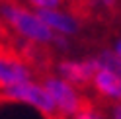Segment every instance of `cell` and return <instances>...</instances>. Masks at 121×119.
<instances>
[{
    "label": "cell",
    "instance_id": "8992f818",
    "mask_svg": "<svg viewBox=\"0 0 121 119\" xmlns=\"http://www.w3.org/2000/svg\"><path fill=\"white\" fill-rule=\"evenodd\" d=\"M92 88L104 100H109L113 103L121 102V74H115L108 68H100L94 74Z\"/></svg>",
    "mask_w": 121,
    "mask_h": 119
},
{
    "label": "cell",
    "instance_id": "7c38bea8",
    "mask_svg": "<svg viewBox=\"0 0 121 119\" xmlns=\"http://www.w3.org/2000/svg\"><path fill=\"white\" fill-rule=\"evenodd\" d=\"M113 51H115V53L119 55V59H121V37H117L115 41H113V47H111Z\"/></svg>",
    "mask_w": 121,
    "mask_h": 119
},
{
    "label": "cell",
    "instance_id": "52a82bcc",
    "mask_svg": "<svg viewBox=\"0 0 121 119\" xmlns=\"http://www.w3.org/2000/svg\"><path fill=\"white\" fill-rule=\"evenodd\" d=\"M39 18L47 24L57 35H76L80 31V21L70 12L63 10H39Z\"/></svg>",
    "mask_w": 121,
    "mask_h": 119
},
{
    "label": "cell",
    "instance_id": "4fadbf2b",
    "mask_svg": "<svg viewBox=\"0 0 121 119\" xmlns=\"http://www.w3.org/2000/svg\"><path fill=\"white\" fill-rule=\"evenodd\" d=\"M51 119H65V117H60V115H57V117H51Z\"/></svg>",
    "mask_w": 121,
    "mask_h": 119
},
{
    "label": "cell",
    "instance_id": "277c9868",
    "mask_svg": "<svg viewBox=\"0 0 121 119\" xmlns=\"http://www.w3.org/2000/svg\"><path fill=\"white\" fill-rule=\"evenodd\" d=\"M33 80V66L12 45H0V88Z\"/></svg>",
    "mask_w": 121,
    "mask_h": 119
},
{
    "label": "cell",
    "instance_id": "6da1fadb",
    "mask_svg": "<svg viewBox=\"0 0 121 119\" xmlns=\"http://www.w3.org/2000/svg\"><path fill=\"white\" fill-rule=\"evenodd\" d=\"M0 20L14 35L24 37L31 45H55L57 33L39 18V14L14 0H0Z\"/></svg>",
    "mask_w": 121,
    "mask_h": 119
},
{
    "label": "cell",
    "instance_id": "5b68a950",
    "mask_svg": "<svg viewBox=\"0 0 121 119\" xmlns=\"http://www.w3.org/2000/svg\"><path fill=\"white\" fill-rule=\"evenodd\" d=\"M100 70V64L94 57L84 59V61H70V59H63L57 63V74L65 78L66 82L74 84L80 90L92 88L94 74Z\"/></svg>",
    "mask_w": 121,
    "mask_h": 119
},
{
    "label": "cell",
    "instance_id": "7a4b0ae2",
    "mask_svg": "<svg viewBox=\"0 0 121 119\" xmlns=\"http://www.w3.org/2000/svg\"><path fill=\"white\" fill-rule=\"evenodd\" d=\"M41 84L45 86V90L49 92V96L53 98V102H55L59 115L65 117V119H72L76 113H80L82 109L94 106V103L80 92V88H76L70 82H66V80L60 78L59 74H43Z\"/></svg>",
    "mask_w": 121,
    "mask_h": 119
},
{
    "label": "cell",
    "instance_id": "9c48e42d",
    "mask_svg": "<svg viewBox=\"0 0 121 119\" xmlns=\"http://www.w3.org/2000/svg\"><path fill=\"white\" fill-rule=\"evenodd\" d=\"M27 2L35 8V12H39V10H59L63 6V0H27Z\"/></svg>",
    "mask_w": 121,
    "mask_h": 119
},
{
    "label": "cell",
    "instance_id": "30bf717a",
    "mask_svg": "<svg viewBox=\"0 0 121 119\" xmlns=\"http://www.w3.org/2000/svg\"><path fill=\"white\" fill-rule=\"evenodd\" d=\"M72 119H108L102 111H98L94 106H90V107H86V109H82L80 113H76Z\"/></svg>",
    "mask_w": 121,
    "mask_h": 119
},
{
    "label": "cell",
    "instance_id": "8fae6325",
    "mask_svg": "<svg viewBox=\"0 0 121 119\" xmlns=\"http://www.w3.org/2000/svg\"><path fill=\"white\" fill-rule=\"evenodd\" d=\"M109 117L108 119H121V102L117 103H111V107H109Z\"/></svg>",
    "mask_w": 121,
    "mask_h": 119
},
{
    "label": "cell",
    "instance_id": "ba28073f",
    "mask_svg": "<svg viewBox=\"0 0 121 119\" xmlns=\"http://www.w3.org/2000/svg\"><path fill=\"white\" fill-rule=\"evenodd\" d=\"M96 61L100 64V68H108L115 74H121V59L113 49H102L100 53H96Z\"/></svg>",
    "mask_w": 121,
    "mask_h": 119
},
{
    "label": "cell",
    "instance_id": "3957f363",
    "mask_svg": "<svg viewBox=\"0 0 121 119\" xmlns=\"http://www.w3.org/2000/svg\"><path fill=\"white\" fill-rule=\"evenodd\" d=\"M0 102H16V103H27L35 109H39L45 119L57 117L59 111L49 92L45 90L41 82L29 80L24 84H16L10 88H0Z\"/></svg>",
    "mask_w": 121,
    "mask_h": 119
}]
</instances>
